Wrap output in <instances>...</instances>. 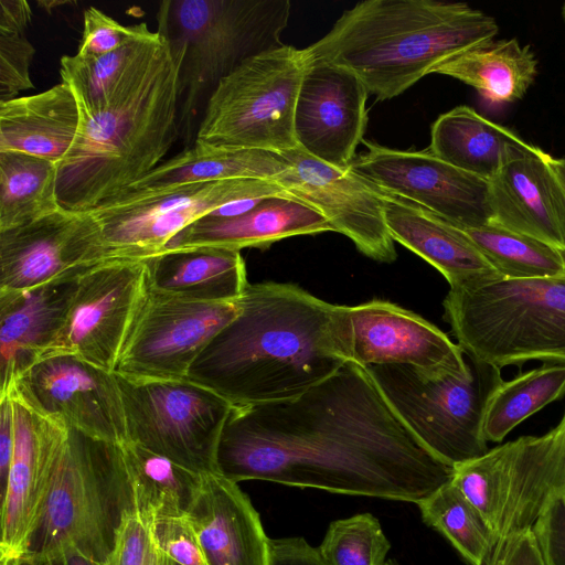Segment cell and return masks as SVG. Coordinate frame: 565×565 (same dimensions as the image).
Listing matches in <instances>:
<instances>
[{"label": "cell", "mask_w": 565, "mask_h": 565, "mask_svg": "<svg viewBox=\"0 0 565 565\" xmlns=\"http://www.w3.org/2000/svg\"><path fill=\"white\" fill-rule=\"evenodd\" d=\"M562 502H563L564 510H565V471H564V483H563Z\"/></svg>", "instance_id": "816d5d0a"}, {"label": "cell", "mask_w": 565, "mask_h": 565, "mask_svg": "<svg viewBox=\"0 0 565 565\" xmlns=\"http://www.w3.org/2000/svg\"><path fill=\"white\" fill-rule=\"evenodd\" d=\"M1 565H65L58 551L47 554L25 553L24 555L0 561Z\"/></svg>", "instance_id": "7dc6e473"}, {"label": "cell", "mask_w": 565, "mask_h": 565, "mask_svg": "<svg viewBox=\"0 0 565 565\" xmlns=\"http://www.w3.org/2000/svg\"><path fill=\"white\" fill-rule=\"evenodd\" d=\"M217 473L332 493L418 503L450 481L396 414L365 366L345 362L297 397L233 406Z\"/></svg>", "instance_id": "6da1fadb"}, {"label": "cell", "mask_w": 565, "mask_h": 565, "mask_svg": "<svg viewBox=\"0 0 565 565\" xmlns=\"http://www.w3.org/2000/svg\"><path fill=\"white\" fill-rule=\"evenodd\" d=\"M289 0H167L158 32L180 67L179 126L190 134L199 103L246 60L284 45Z\"/></svg>", "instance_id": "8992f818"}, {"label": "cell", "mask_w": 565, "mask_h": 565, "mask_svg": "<svg viewBox=\"0 0 565 565\" xmlns=\"http://www.w3.org/2000/svg\"><path fill=\"white\" fill-rule=\"evenodd\" d=\"M330 231L334 232L319 211L290 195H278L265 199L236 216L216 218L206 215L178 233L163 249L267 248L287 237Z\"/></svg>", "instance_id": "d4e9b609"}, {"label": "cell", "mask_w": 565, "mask_h": 565, "mask_svg": "<svg viewBox=\"0 0 565 565\" xmlns=\"http://www.w3.org/2000/svg\"><path fill=\"white\" fill-rule=\"evenodd\" d=\"M158 31L142 30L118 49L103 55H64L60 74L74 94L81 117H89L108 104L130 72L161 41Z\"/></svg>", "instance_id": "d6a6232c"}, {"label": "cell", "mask_w": 565, "mask_h": 565, "mask_svg": "<svg viewBox=\"0 0 565 565\" xmlns=\"http://www.w3.org/2000/svg\"><path fill=\"white\" fill-rule=\"evenodd\" d=\"M466 360L465 375L428 376L403 364L365 366L418 440L452 467L489 450L482 434L486 407L503 382L500 367Z\"/></svg>", "instance_id": "30bf717a"}, {"label": "cell", "mask_w": 565, "mask_h": 565, "mask_svg": "<svg viewBox=\"0 0 565 565\" xmlns=\"http://www.w3.org/2000/svg\"><path fill=\"white\" fill-rule=\"evenodd\" d=\"M75 3L73 1H38V4L43 8L46 12L51 13L52 9L56 6L72 4Z\"/></svg>", "instance_id": "f907efd6"}, {"label": "cell", "mask_w": 565, "mask_h": 565, "mask_svg": "<svg viewBox=\"0 0 565 565\" xmlns=\"http://www.w3.org/2000/svg\"><path fill=\"white\" fill-rule=\"evenodd\" d=\"M280 154L289 167L274 180L290 196L319 211L333 231L349 237L363 255L380 263L396 259L385 221L383 191L350 167L328 164L300 148Z\"/></svg>", "instance_id": "e0dca14e"}, {"label": "cell", "mask_w": 565, "mask_h": 565, "mask_svg": "<svg viewBox=\"0 0 565 565\" xmlns=\"http://www.w3.org/2000/svg\"><path fill=\"white\" fill-rule=\"evenodd\" d=\"M10 397L14 415V448L6 494L0 501V561L18 558L28 551L46 494L62 428Z\"/></svg>", "instance_id": "44dd1931"}, {"label": "cell", "mask_w": 565, "mask_h": 565, "mask_svg": "<svg viewBox=\"0 0 565 565\" xmlns=\"http://www.w3.org/2000/svg\"><path fill=\"white\" fill-rule=\"evenodd\" d=\"M536 148L513 130L460 105L434 121L428 150L460 170L490 180L507 163Z\"/></svg>", "instance_id": "f1b7e54d"}, {"label": "cell", "mask_w": 565, "mask_h": 565, "mask_svg": "<svg viewBox=\"0 0 565 565\" xmlns=\"http://www.w3.org/2000/svg\"><path fill=\"white\" fill-rule=\"evenodd\" d=\"M562 17L565 22V3L563 4V8H562Z\"/></svg>", "instance_id": "db71d44e"}, {"label": "cell", "mask_w": 565, "mask_h": 565, "mask_svg": "<svg viewBox=\"0 0 565 565\" xmlns=\"http://www.w3.org/2000/svg\"><path fill=\"white\" fill-rule=\"evenodd\" d=\"M14 448L13 404L9 394L0 396V501L6 494Z\"/></svg>", "instance_id": "f6af8a7d"}, {"label": "cell", "mask_w": 565, "mask_h": 565, "mask_svg": "<svg viewBox=\"0 0 565 565\" xmlns=\"http://www.w3.org/2000/svg\"><path fill=\"white\" fill-rule=\"evenodd\" d=\"M495 565H550L532 530L515 535Z\"/></svg>", "instance_id": "ee69618b"}, {"label": "cell", "mask_w": 565, "mask_h": 565, "mask_svg": "<svg viewBox=\"0 0 565 565\" xmlns=\"http://www.w3.org/2000/svg\"><path fill=\"white\" fill-rule=\"evenodd\" d=\"M85 271L25 290L0 291V396L56 339Z\"/></svg>", "instance_id": "603a6c76"}, {"label": "cell", "mask_w": 565, "mask_h": 565, "mask_svg": "<svg viewBox=\"0 0 565 565\" xmlns=\"http://www.w3.org/2000/svg\"><path fill=\"white\" fill-rule=\"evenodd\" d=\"M390 550V541L371 513L331 522L318 547L327 565H385Z\"/></svg>", "instance_id": "74e56055"}, {"label": "cell", "mask_w": 565, "mask_h": 565, "mask_svg": "<svg viewBox=\"0 0 565 565\" xmlns=\"http://www.w3.org/2000/svg\"><path fill=\"white\" fill-rule=\"evenodd\" d=\"M161 36L105 108L81 117L76 138L57 164L63 209L87 212L118 196L156 169L177 140L180 67Z\"/></svg>", "instance_id": "3957f363"}, {"label": "cell", "mask_w": 565, "mask_h": 565, "mask_svg": "<svg viewBox=\"0 0 565 565\" xmlns=\"http://www.w3.org/2000/svg\"><path fill=\"white\" fill-rule=\"evenodd\" d=\"M383 199L394 242L435 267L450 288L502 277L462 228L406 200L385 192Z\"/></svg>", "instance_id": "484cf974"}, {"label": "cell", "mask_w": 565, "mask_h": 565, "mask_svg": "<svg viewBox=\"0 0 565 565\" xmlns=\"http://www.w3.org/2000/svg\"><path fill=\"white\" fill-rule=\"evenodd\" d=\"M237 302L186 376L233 406L297 397L349 361L348 306L275 281L248 284Z\"/></svg>", "instance_id": "7a4b0ae2"}, {"label": "cell", "mask_w": 565, "mask_h": 565, "mask_svg": "<svg viewBox=\"0 0 565 565\" xmlns=\"http://www.w3.org/2000/svg\"><path fill=\"white\" fill-rule=\"evenodd\" d=\"M153 526L161 548L177 565H209L188 515L159 519Z\"/></svg>", "instance_id": "b9f144b4"}, {"label": "cell", "mask_w": 565, "mask_h": 565, "mask_svg": "<svg viewBox=\"0 0 565 565\" xmlns=\"http://www.w3.org/2000/svg\"><path fill=\"white\" fill-rule=\"evenodd\" d=\"M541 148L502 167L489 180L492 225L565 248V194Z\"/></svg>", "instance_id": "7402d4cb"}, {"label": "cell", "mask_w": 565, "mask_h": 565, "mask_svg": "<svg viewBox=\"0 0 565 565\" xmlns=\"http://www.w3.org/2000/svg\"><path fill=\"white\" fill-rule=\"evenodd\" d=\"M463 231L504 278L565 276L561 252L544 242L492 224Z\"/></svg>", "instance_id": "8d00e7d4"}, {"label": "cell", "mask_w": 565, "mask_h": 565, "mask_svg": "<svg viewBox=\"0 0 565 565\" xmlns=\"http://www.w3.org/2000/svg\"><path fill=\"white\" fill-rule=\"evenodd\" d=\"M385 565H399V564L394 559H390L385 563Z\"/></svg>", "instance_id": "f5cc1de1"}, {"label": "cell", "mask_w": 565, "mask_h": 565, "mask_svg": "<svg viewBox=\"0 0 565 565\" xmlns=\"http://www.w3.org/2000/svg\"><path fill=\"white\" fill-rule=\"evenodd\" d=\"M564 395L565 365L562 364H544L503 381L486 407L484 439L502 441L519 424Z\"/></svg>", "instance_id": "e575fe53"}, {"label": "cell", "mask_w": 565, "mask_h": 565, "mask_svg": "<svg viewBox=\"0 0 565 565\" xmlns=\"http://www.w3.org/2000/svg\"><path fill=\"white\" fill-rule=\"evenodd\" d=\"M350 168L381 191L417 204L462 228L491 223L489 180L460 170L428 149L398 150L364 141Z\"/></svg>", "instance_id": "2e32d148"}, {"label": "cell", "mask_w": 565, "mask_h": 565, "mask_svg": "<svg viewBox=\"0 0 565 565\" xmlns=\"http://www.w3.org/2000/svg\"><path fill=\"white\" fill-rule=\"evenodd\" d=\"M289 195L275 180L231 179L160 189L126 190L90 211L117 257L143 259L182 230L235 201Z\"/></svg>", "instance_id": "7c38bea8"}, {"label": "cell", "mask_w": 565, "mask_h": 565, "mask_svg": "<svg viewBox=\"0 0 565 565\" xmlns=\"http://www.w3.org/2000/svg\"><path fill=\"white\" fill-rule=\"evenodd\" d=\"M143 260L148 288L175 299L232 302L248 285L241 250L221 247L163 249Z\"/></svg>", "instance_id": "4316f807"}, {"label": "cell", "mask_w": 565, "mask_h": 565, "mask_svg": "<svg viewBox=\"0 0 565 565\" xmlns=\"http://www.w3.org/2000/svg\"><path fill=\"white\" fill-rule=\"evenodd\" d=\"M433 73L454 77L490 104L513 103L524 96L537 74V60L516 39L491 40L449 58Z\"/></svg>", "instance_id": "1f68e13d"}, {"label": "cell", "mask_w": 565, "mask_h": 565, "mask_svg": "<svg viewBox=\"0 0 565 565\" xmlns=\"http://www.w3.org/2000/svg\"><path fill=\"white\" fill-rule=\"evenodd\" d=\"M238 311L237 300L188 301L147 286L114 372L130 379L184 380L201 351Z\"/></svg>", "instance_id": "4fadbf2b"}, {"label": "cell", "mask_w": 565, "mask_h": 565, "mask_svg": "<svg viewBox=\"0 0 565 565\" xmlns=\"http://www.w3.org/2000/svg\"><path fill=\"white\" fill-rule=\"evenodd\" d=\"M369 90L351 70L308 58L295 111L298 148L338 168H349L367 125Z\"/></svg>", "instance_id": "ffe728a7"}, {"label": "cell", "mask_w": 565, "mask_h": 565, "mask_svg": "<svg viewBox=\"0 0 565 565\" xmlns=\"http://www.w3.org/2000/svg\"><path fill=\"white\" fill-rule=\"evenodd\" d=\"M32 10L25 0H0V32L25 33Z\"/></svg>", "instance_id": "bcb514c9"}, {"label": "cell", "mask_w": 565, "mask_h": 565, "mask_svg": "<svg viewBox=\"0 0 565 565\" xmlns=\"http://www.w3.org/2000/svg\"><path fill=\"white\" fill-rule=\"evenodd\" d=\"M83 35L76 54L103 55L109 53L136 36L146 22L122 25L95 7L83 12Z\"/></svg>", "instance_id": "60d3db41"}, {"label": "cell", "mask_w": 565, "mask_h": 565, "mask_svg": "<svg viewBox=\"0 0 565 565\" xmlns=\"http://www.w3.org/2000/svg\"><path fill=\"white\" fill-rule=\"evenodd\" d=\"M444 319L463 353L504 367L565 365V276L498 278L451 287Z\"/></svg>", "instance_id": "5b68a950"}, {"label": "cell", "mask_w": 565, "mask_h": 565, "mask_svg": "<svg viewBox=\"0 0 565 565\" xmlns=\"http://www.w3.org/2000/svg\"><path fill=\"white\" fill-rule=\"evenodd\" d=\"M565 413L542 436H523L454 467L451 483L478 509L492 532L488 565L507 544L532 530L562 500Z\"/></svg>", "instance_id": "ba28073f"}, {"label": "cell", "mask_w": 565, "mask_h": 565, "mask_svg": "<svg viewBox=\"0 0 565 565\" xmlns=\"http://www.w3.org/2000/svg\"><path fill=\"white\" fill-rule=\"evenodd\" d=\"M349 361L403 364L428 376L465 375L466 354L439 328L386 300L348 306Z\"/></svg>", "instance_id": "d6986e66"}, {"label": "cell", "mask_w": 565, "mask_h": 565, "mask_svg": "<svg viewBox=\"0 0 565 565\" xmlns=\"http://www.w3.org/2000/svg\"><path fill=\"white\" fill-rule=\"evenodd\" d=\"M106 565H177L161 548L153 522L126 511Z\"/></svg>", "instance_id": "f35d334b"}, {"label": "cell", "mask_w": 565, "mask_h": 565, "mask_svg": "<svg viewBox=\"0 0 565 565\" xmlns=\"http://www.w3.org/2000/svg\"><path fill=\"white\" fill-rule=\"evenodd\" d=\"M288 167V160L279 153L194 141L180 153L161 162L127 190L160 189L231 179L274 180Z\"/></svg>", "instance_id": "4dcf8cb0"}, {"label": "cell", "mask_w": 565, "mask_h": 565, "mask_svg": "<svg viewBox=\"0 0 565 565\" xmlns=\"http://www.w3.org/2000/svg\"><path fill=\"white\" fill-rule=\"evenodd\" d=\"M118 258L90 212L61 209L0 232V291H19ZM124 258V257H122Z\"/></svg>", "instance_id": "ac0fdd59"}, {"label": "cell", "mask_w": 565, "mask_h": 565, "mask_svg": "<svg viewBox=\"0 0 565 565\" xmlns=\"http://www.w3.org/2000/svg\"><path fill=\"white\" fill-rule=\"evenodd\" d=\"M129 510L119 444L62 426L26 553L47 554L70 544L106 563Z\"/></svg>", "instance_id": "52a82bcc"}, {"label": "cell", "mask_w": 565, "mask_h": 565, "mask_svg": "<svg viewBox=\"0 0 565 565\" xmlns=\"http://www.w3.org/2000/svg\"><path fill=\"white\" fill-rule=\"evenodd\" d=\"M119 446L129 511L152 522L186 515L203 475L130 440Z\"/></svg>", "instance_id": "f546056e"}, {"label": "cell", "mask_w": 565, "mask_h": 565, "mask_svg": "<svg viewBox=\"0 0 565 565\" xmlns=\"http://www.w3.org/2000/svg\"><path fill=\"white\" fill-rule=\"evenodd\" d=\"M7 394L65 428L113 444L127 440L115 372L76 355L55 354L38 360L14 380Z\"/></svg>", "instance_id": "9a60e30c"}, {"label": "cell", "mask_w": 565, "mask_h": 565, "mask_svg": "<svg viewBox=\"0 0 565 565\" xmlns=\"http://www.w3.org/2000/svg\"><path fill=\"white\" fill-rule=\"evenodd\" d=\"M417 507L423 521L440 532L470 565H488L492 532L478 509L451 481Z\"/></svg>", "instance_id": "d590c367"}, {"label": "cell", "mask_w": 565, "mask_h": 565, "mask_svg": "<svg viewBox=\"0 0 565 565\" xmlns=\"http://www.w3.org/2000/svg\"><path fill=\"white\" fill-rule=\"evenodd\" d=\"M270 565H327L318 547L302 537L270 539Z\"/></svg>", "instance_id": "7bdbcfd3"}, {"label": "cell", "mask_w": 565, "mask_h": 565, "mask_svg": "<svg viewBox=\"0 0 565 565\" xmlns=\"http://www.w3.org/2000/svg\"><path fill=\"white\" fill-rule=\"evenodd\" d=\"M79 121L76 98L63 82L0 102V152H22L58 164L76 138Z\"/></svg>", "instance_id": "83f0119b"}, {"label": "cell", "mask_w": 565, "mask_h": 565, "mask_svg": "<svg viewBox=\"0 0 565 565\" xmlns=\"http://www.w3.org/2000/svg\"><path fill=\"white\" fill-rule=\"evenodd\" d=\"M306 50L284 44L242 63L209 96L194 141L284 153L298 148L295 111Z\"/></svg>", "instance_id": "9c48e42d"}, {"label": "cell", "mask_w": 565, "mask_h": 565, "mask_svg": "<svg viewBox=\"0 0 565 565\" xmlns=\"http://www.w3.org/2000/svg\"><path fill=\"white\" fill-rule=\"evenodd\" d=\"M34 54L25 33L0 32V102L34 87L30 76Z\"/></svg>", "instance_id": "ab89813d"}, {"label": "cell", "mask_w": 565, "mask_h": 565, "mask_svg": "<svg viewBox=\"0 0 565 565\" xmlns=\"http://www.w3.org/2000/svg\"><path fill=\"white\" fill-rule=\"evenodd\" d=\"M186 515L209 565H270V539L237 482L218 473L203 475Z\"/></svg>", "instance_id": "cb8c5ba5"}, {"label": "cell", "mask_w": 565, "mask_h": 565, "mask_svg": "<svg viewBox=\"0 0 565 565\" xmlns=\"http://www.w3.org/2000/svg\"><path fill=\"white\" fill-rule=\"evenodd\" d=\"M146 290L143 259L118 257L93 266L81 276L65 323L40 359L73 354L114 372Z\"/></svg>", "instance_id": "5bb4252c"}, {"label": "cell", "mask_w": 565, "mask_h": 565, "mask_svg": "<svg viewBox=\"0 0 565 565\" xmlns=\"http://www.w3.org/2000/svg\"><path fill=\"white\" fill-rule=\"evenodd\" d=\"M550 164L564 191L565 194V157L562 158H553L550 157ZM563 259L565 262V248L561 252Z\"/></svg>", "instance_id": "681fc988"}, {"label": "cell", "mask_w": 565, "mask_h": 565, "mask_svg": "<svg viewBox=\"0 0 565 565\" xmlns=\"http://www.w3.org/2000/svg\"><path fill=\"white\" fill-rule=\"evenodd\" d=\"M56 551L60 552L65 565H106V563L87 557L70 544L63 545Z\"/></svg>", "instance_id": "c3c4849f"}, {"label": "cell", "mask_w": 565, "mask_h": 565, "mask_svg": "<svg viewBox=\"0 0 565 565\" xmlns=\"http://www.w3.org/2000/svg\"><path fill=\"white\" fill-rule=\"evenodd\" d=\"M116 377L127 440L198 473H217V445L231 403L188 379Z\"/></svg>", "instance_id": "8fae6325"}, {"label": "cell", "mask_w": 565, "mask_h": 565, "mask_svg": "<svg viewBox=\"0 0 565 565\" xmlns=\"http://www.w3.org/2000/svg\"><path fill=\"white\" fill-rule=\"evenodd\" d=\"M56 183L55 162L22 152H0V232L61 210Z\"/></svg>", "instance_id": "836d02e7"}, {"label": "cell", "mask_w": 565, "mask_h": 565, "mask_svg": "<svg viewBox=\"0 0 565 565\" xmlns=\"http://www.w3.org/2000/svg\"><path fill=\"white\" fill-rule=\"evenodd\" d=\"M498 32L493 17L465 2L365 0L305 50L310 60L351 70L369 94L388 100Z\"/></svg>", "instance_id": "277c9868"}]
</instances>
